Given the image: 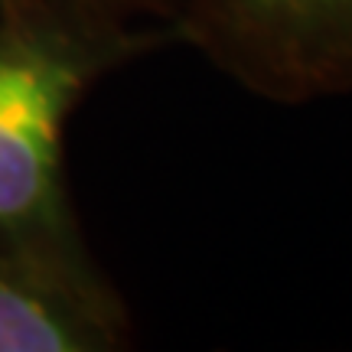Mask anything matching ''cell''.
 Segmentation results:
<instances>
[{"label": "cell", "instance_id": "1", "mask_svg": "<svg viewBox=\"0 0 352 352\" xmlns=\"http://www.w3.org/2000/svg\"><path fill=\"white\" fill-rule=\"evenodd\" d=\"M124 63L85 39L0 23V252L108 284L69 202L63 138L82 95Z\"/></svg>", "mask_w": 352, "mask_h": 352}, {"label": "cell", "instance_id": "2", "mask_svg": "<svg viewBox=\"0 0 352 352\" xmlns=\"http://www.w3.org/2000/svg\"><path fill=\"white\" fill-rule=\"evenodd\" d=\"M173 36L267 104L352 95V0H176Z\"/></svg>", "mask_w": 352, "mask_h": 352}, {"label": "cell", "instance_id": "3", "mask_svg": "<svg viewBox=\"0 0 352 352\" xmlns=\"http://www.w3.org/2000/svg\"><path fill=\"white\" fill-rule=\"evenodd\" d=\"M176 0H0V23L50 30L124 56L173 46Z\"/></svg>", "mask_w": 352, "mask_h": 352}]
</instances>
